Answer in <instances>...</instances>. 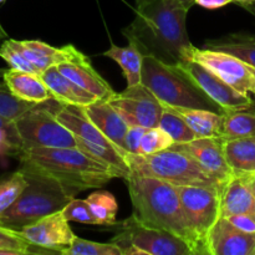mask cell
Masks as SVG:
<instances>
[{
  "mask_svg": "<svg viewBox=\"0 0 255 255\" xmlns=\"http://www.w3.org/2000/svg\"><path fill=\"white\" fill-rule=\"evenodd\" d=\"M0 57L4 59L11 69L41 75V72L12 44L11 39H6L1 42V45H0Z\"/></svg>",
  "mask_w": 255,
  "mask_h": 255,
  "instance_id": "e575fe53",
  "label": "cell"
},
{
  "mask_svg": "<svg viewBox=\"0 0 255 255\" xmlns=\"http://www.w3.org/2000/svg\"><path fill=\"white\" fill-rule=\"evenodd\" d=\"M6 69H0V89H6V84L4 82V74Z\"/></svg>",
  "mask_w": 255,
  "mask_h": 255,
  "instance_id": "b9f144b4",
  "label": "cell"
},
{
  "mask_svg": "<svg viewBox=\"0 0 255 255\" xmlns=\"http://www.w3.org/2000/svg\"><path fill=\"white\" fill-rule=\"evenodd\" d=\"M40 76L49 89L52 99L59 104L84 107L99 100L91 92L65 76L57 66L49 67Z\"/></svg>",
  "mask_w": 255,
  "mask_h": 255,
  "instance_id": "d6986e66",
  "label": "cell"
},
{
  "mask_svg": "<svg viewBox=\"0 0 255 255\" xmlns=\"http://www.w3.org/2000/svg\"><path fill=\"white\" fill-rule=\"evenodd\" d=\"M20 232L36 248L60 254L71 246L76 237L62 211L42 217Z\"/></svg>",
  "mask_w": 255,
  "mask_h": 255,
  "instance_id": "4fadbf2b",
  "label": "cell"
},
{
  "mask_svg": "<svg viewBox=\"0 0 255 255\" xmlns=\"http://www.w3.org/2000/svg\"><path fill=\"white\" fill-rule=\"evenodd\" d=\"M252 107L226 112L222 138L233 139L255 136V111Z\"/></svg>",
  "mask_w": 255,
  "mask_h": 255,
  "instance_id": "83f0119b",
  "label": "cell"
},
{
  "mask_svg": "<svg viewBox=\"0 0 255 255\" xmlns=\"http://www.w3.org/2000/svg\"><path fill=\"white\" fill-rule=\"evenodd\" d=\"M11 42L41 74L49 67L57 66L62 62L69 61L76 49L71 44L65 45L59 49L40 40L11 39Z\"/></svg>",
  "mask_w": 255,
  "mask_h": 255,
  "instance_id": "ffe728a7",
  "label": "cell"
},
{
  "mask_svg": "<svg viewBox=\"0 0 255 255\" xmlns=\"http://www.w3.org/2000/svg\"><path fill=\"white\" fill-rule=\"evenodd\" d=\"M112 243L124 252L133 246L142 249L146 255H194L186 242L169 232L148 227L132 214L121 223V232Z\"/></svg>",
  "mask_w": 255,
  "mask_h": 255,
  "instance_id": "ba28073f",
  "label": "cell"
},
{
  "mask_svg": "<svg viewBox=\"0 0 255 255\" xmlns=\"http://www.w3.org/2000/svg\"><path fill=\"white\" fill-rule=\"evenodd\" d=\"M234 1H237L238 4H241V6H246V5L252 4V2L255 1V0H234Z\"/></svg>",
  "mask_w": 255,
  "mask_h": 255,
  "instance_id": "ee69618b",
  "label": "cell"
},
{
  "mask_svg": "<svg viewBox=\"0 0 255 255\" xmlns=\"http://www.w3.org/2000/svg\"><path fill=\"white\" fill-rule=\"evenodd\" d=\"M188 60L196 61L206 66L231 86L243 94H254L255 76L253 70L234 55L211 49L192 47Z\"/></svg>",
  "mask_w": 255,
  "mask_h": 255,
  "instance_id": "7c38bea8",
  "label": "cell"
},
{
  "mask_svg": "<svg viewBox=\"0 0 255 255\" xmlns=\"http://www.w3.org/2000/svg\"><path fill=\"white\" fill-rule=\"evenodd\" d=\"M141 84L167 106L203 109L226 114L181 69L164 64L153 56L143 57Z\"/></svg>",
  "mask_w": 255,
  "mask_h": 255,
  "instance_id": "5b68a950",
  "label": "cell"
},
{
  "mask_svg": "<svg viewBox=\"0 0 255 255\" xmlns=\"http://www.w3.org/2000/svg\"><path fill=\"white\" fill-rule=\"evenodd\" d=\"M24 148L34 147H76V138L57 120L55 111L37 104L15 120Z\"/></svg>",
  "mask_w": 255,
  "mask_h": 255,
  "instance_id": "52a82bcc",
  "label": "cell"
},
{
  "mask_svg": "<svg viewBox=\"0 0 255 255\" xmlns=\"http://www.w3.org/2000/svg\"><path fill=\"white\" fill-rule=\"evenodd\" d=\"M224 153L234 174L255 173V136L224 139Z\"/></svg>",
  "mask_w": 255,
  "mask_h": 255,
  "instance_id": "d4e9b609",
  "label": "cell"
},
{
  "mask_svg": "<svg viewBox=\"0 0 255 255\" xmlns=\"http://www.w3.org/2000/svg\"><path fill=\"white\" fill-rule=\"evenodd\" d=\"M234 0H194V4L199 5L202 7H206V9H219V7H223L226 5L231 4Z\"/></svg>",
  "mask_w": 255,
  "mask_h": 255,
  "instance_id": "ab89813d",
  "label": "cell"
},
{
  "mask_svg": "<svg viewBox=\"0 0 255 255\" xmlns=\"http://www.w3.org/2000/svg\"><path fill=\"white\" fill-rule=\"evenodd\" d=\"M2 1H5V0H0V2H2Z\"/></svg>",
  "mask_w": 255,
  "mask_h": 255,
  "instance_id": "c3c4849f",
  "label": "cell"
},
{
  "mask_svg": "<svg viewBox=\"0 0 255 255\" xmlns=\"http://www.w3.org/2000/svg\"><path fill=\"white\" fill-rule=\"evenodd\" d=\"M131 173L153 177L174 186H199L214 188L222 193L223 184L207 173L198 162L183 151L163 149L152 154H126Z\"/></svg>",
  "mask_w": 255,
  "mask_h": 255,
  "instance_id": "8992f818",
  "label": "cell"
},
{
  "mask_svg": "<svg viewBox=\"0 0 255 255\" xmlns=\"http://www.w3.org/2000/svg\"><path fill=\"white\" fill-rule=\"evenodd\" d=\"M253 95H254V96H255V92H254V94H253Z\"/></svg>",
  "mask_w": 255,
  "mask_h": 255,
  "instance_id": "681fc988",
  "label": "cell"
},
{
  "mask_svg": "<svg viewBox=\"0 0 255 255\" xmlns=\"http://www.w3.org/2000/svg\"><path fill=\"white\" fill-rule=\"evenodd\" d=\"M252 67V66H251ZM252 70H253V74H254V76H255V69H254V67H252Z\"/></svg>",
  "mask_w": 255,
  "mask_h": 255,
  "instance_id": "7dc6e473",
  "label": "cell"
},
{
  "mask_svg": "<svg viewBox=\"0 0 255 255\" xmlns=\"http://www.w3.org/2000/svg\"><path fill=\"white\" fill-rule=\"evenodd\" d=\"M92 124L120 149L124 154L125 151V136L128 129V124L122 119L117 110L110 104L107 100H97L87 106L81 107Z\"/></svg>",
  "mask_w": 255,
  "mask_h": 255,
  "instance_id": "ac0fdd59",
  "label": "cell"
},
{
  "mask_svg": "<svg viewBox=\"0 0 255 255\" xmlns=\"http://www.w3.org/2000/svg\"><path fill=\"white\" fill-rule=\"evenodd\" d=\"M117 110L128 126L146 128L158 126L164 106L144 85L127 86L125 91L115 94L107 100Z\"/></svg>",
  "mask_w": 255,
  "mask_h": 255,
  "instance_id": "9c48e42d",
  "label": "cell"
},
{
  "mask_svg": "<svg viewBox=\"0 0 255 255\" xmlns=\"http://www.w3.org/2000/svg\"><path fill=\"white\" fill-rule=\"evenodd\" d=\"M57 69L99 100H110L116 94L109 82L92 67L89 57L77 49H75L71 59L67 62L57 65Z\"/></svg>",
  "mask_w": 255,
  "mask_h": 255,
  "instance_id": "e0dca14e",
  "label": "cell"
},
{
  "mask_svg": "<svg viewBox=\"0 0 255 255\" xmlns=\"http://www.w3.org/2000/svg\"><path fill=\"white\" fill-rule=\"evenodd\" d=\"M176 187L192 227L208 248V233L221 217V192L209 187Z\"/></svg>",
  "mask_w": 255,
  "mask_h": 255,
  "instance_id": "8fae6325",
  "label": "cell"
},
{
  "mask_svg": "<svg viewBox=\"0 0 255 255\" xmlns=\"http://www.w3.org/2000/svg\"><path fill=\"white\" fill-rule=\"evenodd\" d=\"M102 55L112 59L121 66L124 76L127 81V86L141 84L144 55L139 51V49L133 42H128V45L125 47L112 45Z\"/></svg>",
  "mask_w": 255,
  "mask_h": 255,
  "instance_id": "4316f807",
  "label": "cell"
},
{
  "mask_svg": "<svg viewBox=\"0 0 255 255\" xmlns=\"http://www.w3.org/2000/svg\"><path fill=\"white\" fill-rule=\"evenodd\" d=\"M172 148L179 149L193 157L199 166L213 178L226 186L233 176L224 153V139L222 137L196 138L186 143H174Z\"/></svg>",
  "mask_w": 255,
  "mask_h": 255,
  "instance_id": "5bb4252c",
  "label": "cell"
},
{
  "mask_svg": "<svg viewBox=\"0 0 255 255\" xmlns=\"http://www.w3.org/2000/svg\"><path fill=\"white\" fill-rule=\"evenodd\" d=\"M94 212L95 217L99 219L101 226H115L116 222L117 204L114 194L109 191H97L90 194L86 198Z\"/></svg>",
  "mask_w": 255,
  "mask_h": 255,
  "instance_id": "f546056e",
  "label": "cell"
},
{
  "mask_svg": "<svg viewBox=\"0 0 255 255\" xmlns=\"http://www.w3.org/2000/svg\"><path fill=\"white\" fill-rule=\"evenodd\" d=\"M174 144L173 138L161 127H151L146 129L143 139H142L139 154H152L156 152L163 151Z\"/></svg>",
  "mask_w": 255,
  "mask_h": 255,
  "instance_id": "836d02e7",
  "label": "cell"
},
{
  "mask_svg": "<svg viewBox=\"0 0 255 255\" xmlns=\"http://www.w3.org/2000/svg\"><path fill=\"white\" fill-rule=\"evenodd\" d=\"M4 82L12 95L24 101L45 104L52 99L49 89L42 81L41 76L37 74L20 71L10 67L5 70Z\"/></svg>",
  "mask_w": 255,
  "mask_h": 255,
  "instance_id": "44dd1931",
  "label": "cell"
},
{
  "mask_svg": "<svg viewBox=\"0 0 255 255\" xmlns=\"http://www.w3.org/2000/svg\"><path fill=\"white\" fill-rule=\"evenodd\" d=\"M181 1L183 2L184 6L188 7V9H191V7L194 5V0H181Z\"/></svg>",
  "mask_w": 255,
  "mask_h": 255,
  "instance_id": "f6af8a7d",
  "label": "cell"
},
{
  "mask_svg": "<svg viewBox=\"0 0 255 255\" xmlns=\"http://www.w3.org/2000/svg\"><path fill=\"white\" fill-rule=\"evenodd\" d=\"M229 221L238 227L239 229L249 233H255V218L249 214H236V216L228 217Z\"/></svg>",
  "mask_w": 255,
  "mask_h": 255,
  "instance_id": "f35d334b",
  "label": "cell"
},
{
  "mask_svg": "<svg viewBox=\"0 0 255 255\" xmlns=\"http://www.w3.org/2000/svg\"><path fill=\"white\" fill-rule=\"evenodd\" d=\"M209 99L218 104L226 112L246 110L253 106V99L249 94H243L224 81L223 79L207 69L202 64L186 60L177 65Z\"/></svg>",
  "mask_w": 255,
  "mask_h": 255,
  "instance_id": "30bf717a",
  "label": "cell"
},
{
  "mask_svg": "<svg viewBox=\"0 0 255 255\" xmlns=\"http://www.w3.org/2000/svg\"><path fill=\"white\" fill-rule=\"evenodd\" d=\"M172 107V106H171ZM187 122L197 138L223 136L224 115L203 109L188 107H172Z\"/></svg>",
  "mask_w": 255,
  "mask_h": 255,
  "instance_id": "603a6c76",
  "label": "cell"
},
{
  "mask_svg": "<svg viewBox=\"0 0 255 255\" xmlns=\"http://www.w3.org/2000/svg\"><path fill=\"white\" fill-rule=\"evenodd\" d=\"M243 7L246 10H248V11L255 17V1H253L252 4H249V5H246V6H243Z\"/></svg>",
  "mask_w": 255,
  "mask_h": 255,
  "instance_id": "7bdbcfd3",
  "label": "cell"
},
{
  "mask_svg": "<svg viewBox=\"0 0 255 255\" xmlns=\"http://www.w3.org/2000/svg\"><path fill=\"white\" fill-rule=\"evenodd\" d=\"M61 254L64 255H122L120 247L115 243H97L75 237L74 242Z\"/></svg>",
  "mask_w": 255,
  "mask_h": 255,
  "instance_id": "1f68e13d",
  "label": "cell"
},
{
  "mask_svg": "<svg viewBox=\"0 0 255 255\" xmlns=\"http://www.w3.org/2000/svg\"><path fill=\"white\" fill-rule=\"evenodd\" d=\"M164 110L159 119L158 127L166 131L173 138L174 143H186L197 138L196 133L192 131L187 122L182 119L181 115L177 114L171 106L163 105Z\"/></svg>",
  "mask_w": 255,
  "mask_h": 255,
  "instance_id": "f1b7e54d",
  "label": "cell"
},
{
  "mask_svg": "<svg viewBox=\"0 0 255 255\" xmlns=\"http://www.w3.org/2000/svg\"><path fill=\"white\" fill-rule=\"evenodd\" d=\"M55 115H56L57 120L67 129H70L75 136H79L81 138L87 139V141L94 142V143L104 144V146L114 147V148L119 149L92 124V121L85 115L81 107L60 104L59 109L55 110Z\"/></svg>",
  "mask_w": 255,
  "mask_h": 255,
  "instance_id": "7402d4cb",
  "label": "cell"
},
{
  "mask_svg": "<svg viewBox=\"0 0 255 255\" xmlns=\"http://www.w3.org/2000/svg\"><path fill=\"white\" fill-rule=\"evenodd\" d=\"M209 255H255V233L234 226L226 217H219L207 238Z\"/></svg>",
  "mask_w": 255,
  "mask_h": 255,
  "instance_id": "9a60e30c",
  "label": "cell"
},
{
  "mask_svg": "<svg viewBox=\"0 0 255 255\" xmlns=\"http://www.w3.org/2000/svg\"><path fill=\"white\" fill-rule=\"evenodd\" d=\"M75 138H76L77 148L81 149L84 153H86L95 161L110 167L117 174V178H126L128 174H131V168L127 162L126 154L120 152L119 149L94 143L79 136H75Z\"/></svg>",
  "mask_w": 255,
  "mask_h": 255,
  "instance_id": "484cf974",
  "label": "cell"
},
{
  "mask_svg": "<svg viewBox=\"0 0 255 255\" xmlns=\"http://www.w3.org/2000/svg\"><path fill=\"white\" fill-rule=\"evenodd\" d=\"M249 214L255 218V173L233 174L221 193V217Z\"/></svg>",
  "mask_w": 255,
  "mask_h": 255,
  "instance_id": "2e32d148",
  "label": "cell"
},
{
  "mask_svg": "<svg viewBox=\"0 0 255 255\" xmlns=\"http://www.w3.org/2000/svg\"><path fill=\"white\" fill-rule=\"evenodd\" d=\"M204 46L206 49L234 55L255 69V35L247 32H233L219 39L208 40Z\"/></svg>",
  "mask_w": 255,
  "mask_h": 255,
  "instance_id": "cb8c5ba5",
  "label": "cell"
},
{
  "mask_svg": "<svg viewBox=\"0 0 255 255\" xmlns=\"http://www.w3.org/2000/svg\"><path fill=\"white\" fill-rule=\"evenodd\" d=\"M31 243L16 229L9 228L0 224V249H11L22 255L31 253Z\"/></svg>",
  "mask_w": 255,
  "mask_h": 255,
  "instance_id": "8d00e7d4",
  "label": "cell"
},
{
  "mask_svg": "<svg viewBox=\"0 0 255 255\" xmlns=\"http://www.w3.org/2000/svg\"><path fill=\"white\" fill-rule=\"evenodd\" d=\"M142 1H144V0H136V5L139 4V2H142Z\"/></svg>",
  "mask_w": 255,
  "mask_h": 255,
  "instance_id": "bcb514c9",
  "label": "cell"
},
{
  "mask_svg": "<svg viewBox=\"0 0 255 255\" xmlns=\"http://www.w3.org/2000/svg\"><path fill=\"white\" fill-rule=\"evenodd\" d=\"M36 105L37 104L17 99L15 95L10 92L7 87L6 89H0V116L5 117V119L15 121Z\"/></svg>",
  "mask_w": 255,
  "mask_h": 255,
  "instance_id": "d6a6232c",
  "label": "cell"
},
{
  "mask_svg": "<svg viewBox=\"0 0 255 255\" xmlns=\"http://www.w3.org/2000/svg\"><path fill=\"white\" fill-rule=\"evenodd\" d=\"M188 11L181 0H144L137 4L136 17L122 32L144 56L177 66L188 60L193 47L186 29Z\"/></svg>",
  "mask_w": 255,
  "mask_h": 255,
  "instance_id": "6da1fadb",
  "label": "cell"
},
{
  "mask_svg": "<svg viewBox=\"0 0 255 255\" xmlns=\"http://www.w3.org/2000/svg\"><path fill=\"white\" fill-rule=\"evenodd\" d=\"M146 127L142 126H129L125 136V151L127 153L139 154L142 139L146 133Z\"/></svg>",
  "mask_w": 255,
  "mask_h": 255,
  "instance_id": "74e56055",
  "label": "cell"
},
{
  "mask_svg": "<svg viewBox=\"0 0 255 255\" xmlns=\"http://www.w3.org/2000/svg\"><path fill=\"white\" fill-rule=\"evenodd\" d=\"M27 179V186L14 204L0 216V224L21 231L42 217L62 211L75 198V192L54 177L31 167H19Z\"/></svg>",
  "mask_w": 255,
  "mask_h": 255,
  "instance_id": "277c9868",
  "label": "cell"
},
{
  "mask_svg": "<svg viewBox=\"0 0 255 255\" xmlns=\"http://www.w3.org/2000/svg\"><path fill=\"white\" fill-rule=\"evenodd\" d=\"M22 166L54 177L75 193L100 188L117 174L110 167L95 161L77 147L24 148L17 156Z\"/></svg>",
  "mask_w": 255,
  "mask_h": 255,
  "instance_id": "3957f363",
  "label": "cell"
},
{
  "mask_svg": "<svg viewBox=\"0 0 255 255\" xmlns=\"http://www.w3.org/2000/svg\"><path fill=\"white\" fill-rule=\"evenodd\" d=\"M27 186V179L21 169L0 177V216L16 202Z\"/></svg>",
  "mask_w": 255,
  "mask_h": 255,
  "instance_id": "4dcf8cb0",
  "label": "cell"
},
{
  "mask_svg": "<svg viewBox=\"0 0 255 255\" xmlns=\"http://www.w3.org/2000/svg\"><path fill=\"white\" fill-rule=\"evenodd\" d=\"M62 213L69 222H77L82 224L101 226L99 219L95 217L91 207L86 199H72L62 209Z\"/></svg>",
  "mask_w": 255,
  "mask_h": 255,
  "instance_id": "d590c367",
  "label": "cell"
},
{
  "mask_svg": "<svg viewBox=\"0 0 255 255\" xmlns=\"http://www.w3.org/2000/svg\"><path fill=\"white\" fill-rule=\"evenodd\" d=\"M133 214L148 227L169 232L186 242L194 255H209L208 248L192 227L177 187L153 177H126Z\"/></svg>",
  "mask_w": 255,
  "mask_h": 255,
  "instance_id": "7a4b0ae2",
  "label": "cell"
},
{
  "mask_svg": "<svg viewBox=\"0 0 255 255\" xmlns=\"http://www.w3.org/2000/svg\"><path fill=\"white\" fill-rule=\"evenodd\" d=\"M6 39H7V34L6 31H5L4 26L1 25V22H0V45H1V42Z\"/></svg>",
  "mask_w": 255,
  "mask_h": 255,
  "instance_id": "60d3db41",
  "label": "cell"
}]
</instances>
